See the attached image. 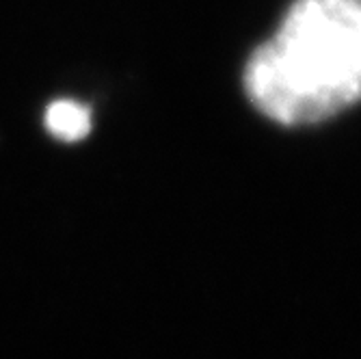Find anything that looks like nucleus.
Segmentation results:
<instances>
[{
    "mask_svg": "<svg viewBox=\"0 0 361 359\" xmlns=\"http://www.w3.org/2000/svg\"><path fill=\"white\" fill-rule=\"evenodd\" d=\"M251 102L283 126L329 119L361 100V0H294L249 59Z\"/></svg>",
    "mask_w": 361,
    "mask_h": 359,
    "instance_id": "obj_1",
    "label": "nucleus"
},
{
    "mask_svg": "<svg viewBox=\"0 0 361 359\" xmlns=\"http://www.w3.org/2000/svg\"><path fill=\"white\" fill-rule=\"evenodd\" d=\"M46 128L61 141H80L91 130V113L74 100H56L46 111Z\"/></svg>",
    "mask_w": 361,
    "mask_h": 359,
    "instance_id": "obj_2",
    "label": "nucleus"
}]
</instances>
